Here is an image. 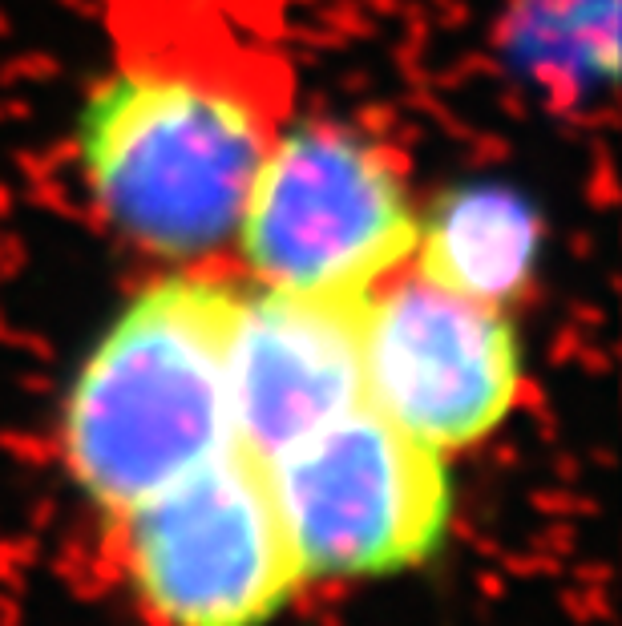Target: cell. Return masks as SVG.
<instances>
[{
    "label": "cell",
    "mask_w": 622,
    "mask_h": 626,
    "mask_svg": "<svg viewBox=\"0 0 622 626\" xmlns=\"http://www.w3.org/2000/svg\"><path fill=\"white\" fill-rule=\"evenodd\" d=\"M542 259V219L526 194L501 182L445 190L417 223V271L477 303L509 307L534 283Z\"/></svg>",
    "instance_id": "8"
},
{
    "label": "cell",
    "mask_w": 622,
    "mask_h": 626,
    "mask_svg": "<svg viewBox=\"0 0 622 626\" xmlns=\"http://www.w3.org/2000/svg\"><path fill=\"white\" fill-rule=\"evenodd\" d=\"M283 114L287 81L259 49L211 37L138 45L81 106V174L126 239L198 259L235 235Z\"/></svg>",
    "instance_id": "1"
},
{
    "label": "cell",
    "mask_w": 622,
    "mask_h": 626,
    "mask_svg": "<svg viewBox=\"0 0 622 626\" xmlns=\"http://www.w3.org/2000/svg\"><path fill=\"white\" fill-rule=\"evenodd\" d=\"M235 299L223 275L154 279L81 360L61 449L77 489L110 517L239 445L227 388Z\"/></svg>",
    "instance_id": "2"
},
{
    "label": "cell",
    "mask_w": 622,
    "mask_h": 626,
    "mask_svg": "<svg viewBox=\"0 0 622 626\" xmlns=\"http://www.w3.org/2000/svg\"><path fill=\"white\" fill-rule=\"evenodd\" d=\"M303 578H376L437 554L453 517L445 457L368 404L263 461Z\"/></svg>",
    "instance_id": "5"
},
{
    "label": "cell",
    "mask_w": 622,
    "mask_h": 626,
    "mask_svg": "<svg viewBox=\"0 0 622 626\" xmlns=\"http://www.w3.org/2000/svg\"><path fill=\"white\" fill-rule=\"evenodd\" d=\"M372 295V291H368ZM263 283L227 324L235 441L259 461L364 404V299Z\"/></svg>",
    "instance_id": "7"
},
{
    "label": "cell",
    "mask_w": 622,
    "mask_h": 626,
    "mask_svg": "<svg viewBox=\"0 0 622 626\" xmlns=\"http://www.w3.org/2000/svg\"><path fill=\"white\" fill-rule=\"evenodd\" d=\"M522 340L505 307L457 295L421 271L364 299V404L425 449L481 445L517 408Z\"/></svg>",
    "instance_id": "6"
},
{
    "label": "cell",
    "mask_w": 622,
    "mask_h": 626,
    "mask_svg": "<svg viewBox=\"0 0 622 626\" xmlns=\"http://www.w3.org/2000/svg\"><path fill=\"white\" fill-rule=\"evenodd\" d=\"M417 223L392 146L344 122H303L267 146L235 231L271 287L368 295L412 263Z\"/></svg>",
    "instance_id": "3"
},
{
    "label": "cell",
    "mask_w": 622,
    "mask_h": 626,
    "mask_svg": "<svg viewBox=\"0 0 622 626\" xmlns=\"http://www.w3.org/2000/svg\"><path fill=\"white\" fill-rule=\"evenodd\" d=\"M118 521V554L158 626H267L303 582L259 457L227 449Z\"/></svg>",
    "instance_id": "4"
},
{
    "label": "cell",
    "mask_w": 622,
    "mask_h": 626,
    "mask_svg": "<svg viewBox=\"0 0 622 626\" xmlns=\"http://www.w3.org/2000/svg\"><path fill=\"white\" fill-rule=\"evenodd\" d=\"M497 45L554 110H574L618 81V0H509Z\"/></svg>",
    "instance_id": "9"
}]
</instances>
